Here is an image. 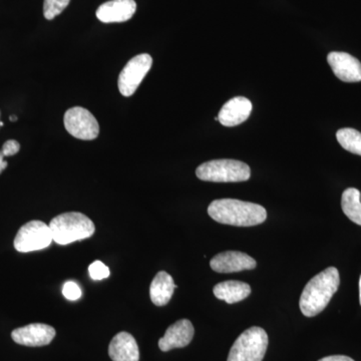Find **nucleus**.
<instances>
[{"mask_svg": "<svg viewBox=\"0 0 361 361\" xmlns=\"http://www.w3.org/2000/svg\"><path fill=\"white\" fill-rule=\"evenodd\" d=\"M208 214L216 222L237 227L260 225L267 219L264 207L237 199L214 200L208 207Z\"/></svg>", "mask_w": 361, "mask_h": 361, "instance_id": "f257e3e1", "label": "nucleus"}, {"mask_svg": "<svg viewBox=\"0 0 361 361\" xmlns=\"http://www.w3.org/2000/svg\"><path fill=\"white\" fill-rule=\"evenodd\" d=\"M341 284L339 272L336 267L326 268L306 284L301 294L299 306L306 317H314L329 305Z\"/></svg>", "mask_w": 361, "mask_h": 361, "instance_id": "f03ea898", "label": "nucleus"}, {"mask_svg": "<svg viewBox=\"0 0 361 361\" xmlns=\"http://www.w3.org/2000/svg\"><path fill=\"white\" fill-rule=\"evenodd\" d=\"M52 238L59 245H68L90 238L96 231L94 222L80 212H68L56 216L49 223Z\"/></svg>", "mask_w": 361, "mask_h": 361, "instance_id": "7ed1b4c3", "label": "nucleus"}, {"mask_svg": "<svg viewBox=\"0 0 361 361\" xmlns=\"http://www.w3.org/2000/svg\"><path fill=\"white\" fill-rule=\"evenodd\" d=\"M196 176L206 182H245L250 179L251 170L243 161L222 159L202 164L197 168Z\"/></svg>", "mask_w": 361, "mask_h": 361, "instance_id": "20e7f679", "label": "nucleus"}, {"mask_svg": "<svg viewBox=\"0 0 361 361\" xmlns=\"http://www.w3.org/2000/svg\"><path fill=\"white\" fill-rule=\"evenodd\" d=\"M268 334L261 327L246 329L230 349L227 361H262L267 351Z\"/></svg>", "mask_w": 361, "mask_h": 361, "instance_id": "39448f33", "label": "nucleus"}, {"mask_svg": "<svg viewBox=\"0 0 361 361\" xmlns=\"http://www.w3.org/2000/svg\"><path fill=\"white\" fill-rule=\"evenodd\" d=\"M52 238L49 225L42 221H30L18 230L14 238V248L21 253L39 251L51 245Z\"/></svg>", "mask_w": 361, "mask_h": 361, "instance_id": "423d86ee", "label": "nucleus"}, {"mask_svg": "<svg viewBox=\"0 0 361 361\" xmlns=\"http://www.w3.org/2000/svg\"><path fill=\"white\" fill-rule=\"evenodd\" d=\"M153 66V59L148 54H142L128 61L118 75V90L123 97L135 94L147 73Z\"/></svg>", "mask_w": 361, "mask_h": 361, "instance_id": "0eeeda50", "label": "nucleus"}, {"mask_svg": "<svg viewBox=\"0 0 361 361\" xmlns=\"http://www.w3.org/2000/svg\"><path fill=\"white\" fill-rule=\"evenodd\" d=\"M65 127L68 134L77 139L92 141L99 134V125L94 115L82 106H75L66 111Z\"/></svg>", "mask_w": 361, "mask_h": 361, "instance_id": "6e6552de", "label": "nucleus"}, {"mask_svg": "<svg viewBox=\"0 0 361 361\" xmlns=\"http://www.w3.org/2000/svg\"><path fill=\"white\" fill-rule=\"evenodd\" d=\"M56 329L51 325L32 323V324L14 329L11 332V338L20 345L39 348V346L51 343L56 337Z\"/></svg>", "mask_w": 361, "mask_h": 361, "instance_id": "1a4fd4ad", "label": "nucleus"}, {"mask_svg": "<svg viewBox=\"0 0 361 361\" xmlns=\"http://www.w3.org/2000/svg\"><path fill=\"white\" fill-rule=\"evenodd\" d=\"M211 268L217 273H235L256 268L257 263L248 254L239 251H225L214 256Z\"/></svg>", "mask_w": 361, "mask_h": 361, "instance_id": "9d476101", "label": "nucleus"}, {"mask_svg": "<svg viewBox=\"0 0 361 361\" xmlns=\"http://www.w3.org/2000/svg\"><path fill=\"white\" fill-rule=\"evenodd\" d=\"M327 61L342 82H361V63L355 56L346 52L332 51L327 56Z\"/></svg>", "mask_w": 361, "mask_h": 361, "instance_id": "9b49d317", "label": "nucleus"}, {"mask_svg": "<svg viewBox=\"0 0 361 361\" xmlns=\"http://www.w3.org/2000/svg\"><path fill=\"white\" fill-rule=\"evenodd\" d=\"M195 329L190 320L180 319L166 330L165 336L159 341V348L164 353L175 348H186L193 341Z\"/></svg>", "mask_w": 361, "mask_h": 361, "instance_id": "f8f14e48", "label": "nucleus"}, {"mask_svg": "<svg viewBox=\"0 0 361 361\" xmlns=\"http://www.w3.org/2000/svg\"><path fill=\"white\" fill-rule=\"evenodd\" d=\"M137 11L135 0H111L97 8V20L104 23H120L130 20Z\"/></svg>", "mask_w": 361, "mask_h": 361, "instance_id": "ddd939ff", "label": "nucleus"}, {"mask_svg": "<svg viewBox=\"0 0 361 361\" xmlns=\"http://www.w3.org/2000/svg\"><path fill=\"white\" fill-rule=\"evenodd\" d=\"M251 111L252 103L247 97H233L221 109L218 121L224 127H236L240 123L245 122L250 116Z\"/></svg>", "mask_w": 361, "mask_h": 361, "instance_id": "4468645a", "label": "nucleus"}, {"mask_svg": "<svg viewBox=\"0 0 361 361\" xmlns=\"http://www.w3.org/2000/svg\"><path fill=\"white\" fill-rule=\"evenodd\" d=\"M109 355L113 361H139V346L132 334L120 332L111 339Z\"/></svg>", "mask_w": 361, "mask_h": 361, "instance_id": "2eb2a0df", "label": "nucleus"}, {"mask_svg": "<svg viewBox=\"0 0 361 361\" xmlns=\"http://www.w3.org/2000/svg\"><path fill=\"white\" fill-rule=\"evenodd\" d=\"M177 287L174 283V279L169 273L160 271L154 278L149 287L152 302L157 306L167 305Z\"/></svg>", "mask_w": 361, "mask_h": 361, "instance_id": "dca6fc26", "label": "nucleus"}, {"mask_svg": "<svg viewBox=\"0 0 361 361\" xmlns=\"http://www.w3.org/2000/svg\"><path fill=\"white\" fill-rule=\"evenodd\" d=\"M213 292L214 295L219 300L225 301L228 304H234L244 300L250 295L251 287L245 282L229 280L216 285Z\"/></svg>", "mask_w": 361, "mask_h": 361, "instance_id": "f3484780", "label": "nucleus"}, {"mask_svg": "<svg viewBox=\"0 0 361 361\" xmlns=\"http://www.w3.org/2000/svg\"><path fill=\"white\" fill-rule=\"evenodd\" d=\"M341 208L349 220L361 226L360 192L355 188H348L341 197Z\"/></svg>", "mask_w": 361, "mask_h": 361, "instance_id": "a211bd4d", "label": "nucleus"}, {"mask_svg": "<svg viewBox=\"0 0 361 361\" xmlns=\"http://www.w3.org/2000/svg\"><path fill=\"white\" fill-rule=\"evenodd\" d=\"M341 146L349 153L361 156V133L351 128H344L336 133Z\"/></svg>", "mask_w": 361, "mask_h": 361, "instance_id": "6ab92c4d", "label": "nucleus"}, {"mask_svg": "<svg viewBox=\"0 0 361 361\" xmlns=\"http://www.w3.org/2000/svg\"><path fill=\"white\" fill-rule=\"evenodd\" d=\"M71 0H44V16L47 20H52L59 16L70 4Z\"/></svg>", "mask_w": 361, "mask_h": 361, "instance_id": "aec40b11", "label": "nucleus"}, {"mask_svg": "<svg viewBox=\"0 0 361 361\" xmlns=\"http://www.w3.org/2000/svg\"><path fill=\"white\" fill-rule=\"evenodd\" d=\"M89 273L90 278H92V280H96V281L106 279V278L110 276L111 274L110 269H109L103 262H101V261H94V262H92V264L90 265Z\"/></svg>", "mask_w": 361, "mask_h": 361, "instance_id": "412c9836", "label": "nucleus"}, {"mask_svg": "<svg viewBox=\"0 0 361 361\" xmlns=\"http://www.w3.org/2000/svg\"><path fill=\"white\" fill-rule=\"evenodd\" d=\"M63 294L68 300L75 301L82 296V290L75 282H66L63 287Z\"/></svg>", "mask_w": 361, "mask_h": 361, "instance_id": "4be33fe9", "label": "nucleus"}, {"mask_svg": "<svg viewBox=\"0 0 361 361\" xmlns=\"http://www.w3.org/2000/svg\"><path fill=\"white\" fill-rule=\"evenodd\" d=\"M20 142L16 141V140H8L2 146L1 152L4 157H11L16 155L20 152Z\"/></svg>", "mask_w": 361, "mask_h": 361, "instance_id": "5701e85b", "label": "nucleus"}, {"mask_svg": "<svg viewBox=\"0 0 361 361\" xmlns=\"http://www.w3.org/2000/svg\"><path fill=\"white\" fill-rule=\"evenodd\" d=\"M318 361H355L353 358L348 357L345 355H331L323 357L322 360Z\"/></svg>", "mask_w": 361, "mask_h": 361, "instance_id": "b1692460", "label": "nucleus"}, {"mask_svg": "<svg viewBox=\"0 0 361 361\" xmlns=\"http://www.w3.org/2000/svg\"><path fill=\"white\" fill-rule=\"evenodd\" d=\"M7 165H8V164H7L6 161H4V154L0 151V174L6 170Z\"/></svg>", "mask_w": 361, "mask_h": 361, "instance_id": "393cba45", "label": "nucleus"}, {"mask_svg": "<svg viewBox=\"0 0 361 361\" xmlns=\"http://www.w3.org/2000/svg\"><path fill=\"white\" fill-rule=\"evenodd\" d=\"M9 120H11V122H16V121H18V116H11V118H9Z\"/></svg>", "mask_w": 361, "mask_h": 361, "instance_id": "a878e982", "label": "nucleus"}, {"mask_svg": "<svg viewBox=\"0 0 361 361\" xmlns=\"http://www.w3.org/2000/svg\"><path fill=\"white\" fill-rule=\"evenodd\" d=\"M360 305H361V276L360 279Z\"/></svg>", "mask_w": 361, "mask_h": 361, "instance_id": "bb28decb", "label": "nucleus"}, {"mask_svg": "<svg viewBox=\"0 0 361 361\" xmlns=\"http://www.w3.org/2000/svg\"><path fill=\"white\" fill-rule=\"evenodd\" d=\"M4 122H0V127H4Z\"/></svg>", "mask_w": 361, "mask_h": 361, "instance_id": "cd10ccee", "label": "nucleus"}, {"mask_svg": "<svg viewBox=\"0 0 361 361\" xmlns=\"http://www.w3.org/2000/svg\"><path fill=\"white\" fill-rule=\"evenodd\" d=\"M0 122H1V121H0ZM0 128H1V127H0Z\"/></svg>", "mask_w": 361, "mask_h": 361, "instance_id": "c85d7f7f", "label": "nucleus"}]
</instances>
